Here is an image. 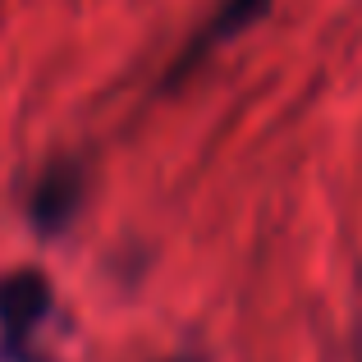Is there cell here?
<instances>
[{
  "label": "cell",
  "mask_w": 362,
  "mask_h": 362,
  "mask_svg": "<svg viewBox=\"0 0 362 362\" xmlns=\"http://www.w3.org/2000/svg\"><path fill=\"white\" fill-rule=\"evenodd\" d=\"M51 317V284L42 271L0 275V354L5 362H37V330Z\"/></svg>",
  "instance_id": "cell-1"
},
{
  "label": "cell",
  "mask_w": 362,
  "mask_h": 362,
  "mask_svg": "<svg viewBox=\"0 0 362 362\" xmlns=\"http://www.w3.org/2000/svg\"><path fill=\"white\" fill-rule=\"evenodd\" d=\"M266 14H271V0H221V5H216L202 23L188 33V42L179 46V55L170 60L165 88H179L188 74H197L216 51H225L230 42H239L247 28H257Z\"/></svg>",
  "instance_id": "cell-2"
},
{
  "label": "cell",
  "mask_w": 362,
  "mask_h": 362,
  "mask_svg": "<svg viewBox=\"0 0 362 362\" xmlns=\"http://www.w3.org/2000/svg\"><path fill=\"white\" fill-rule=\"evenodd\" d=\"M83 206V170L78 160H55V165L42 170L33 197H28V211H33V225L42 234H60L64 225L78 216Z\"/></svg>",
  "instance_id": "cell-3"
},
{
  "label": "cell",
  "mask_w": 362,
  "mask_h": 362,
  "mask_svg": "<svg viewBox=\"0 0 362 362\" xmlns=\"http://www.w3.org/2000/svg\"><path fill=\"white\" fill-rule=\"evenodd\" d=\"M179 362H197V358H179Z\"/></svg>",
  "instance_id": "cell-4"
}]
</instances>
